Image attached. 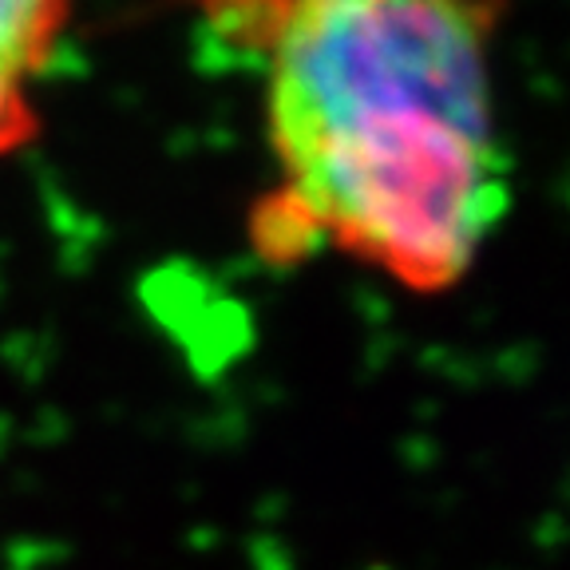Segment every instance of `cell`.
<instances>
[{"label": "cell", "instance_id": "cell-2", "mask_svg": "<svg viewBox=\"0 0 570 570\" xmlns=\"http://www.w3.org/2000/svg\"><path fill=\"white\" fill-rule=\"evenodd\" d=\"M76 0H0V159L32 147L40 91L56 68Z\"/></svg>", "mask_w": 570, "mask_h": 570}, {"label": "cell", "instance_id": "cell-1", "mask_svg": "<svg viewBox=\"0 0 570 570\" xmlns=\"http://www.w3.org/2000/svg\"><path fill=\"white\" fill-rule=\"evenodd\" d=\"M198 4L262 80V258L337 254L420 297L468 282L511 210L495 88L508 0Z\"/></svg>", "mask_w": 570, "mask_h": 570}]
</instances>
